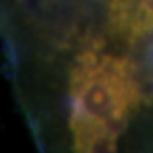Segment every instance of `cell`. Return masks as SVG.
<instances>
[{"mask_svg":"<svg viewBox=\"0 0 153 153\" xmlns=\"http://www.w3.org/2000/svg\"><path fill=\"white\" fill-rule=\"evenodd\" d=\"M108 30L127 44L153 34V0H108Z\"/></svg>","mask_w":153,"mask_h":153,"instance_id":"cell-2","label":"cell"},{"mask_svg":"<svg viewBox=\"0 0 153 153\" xmlns=\"http://www.w3.org/2000/svg\"><path fill=\"white\" fill-rule=\"evenodd\" d=\"M69 130L75 152H116L117 137L137 113L142 92L127 58L83 52L69 74Z\"/></svg>","mask_w":153,"mask_h":153,"instance_id":"cell-1","label":"cell"}]
</instances>
